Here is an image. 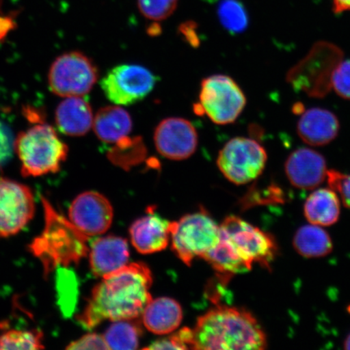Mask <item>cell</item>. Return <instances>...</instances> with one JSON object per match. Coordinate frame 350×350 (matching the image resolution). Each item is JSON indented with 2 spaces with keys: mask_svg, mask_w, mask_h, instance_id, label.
I'll return each instance as SVG.
<instances>
[{
  "mask_svg": "<svg viewBox=\"0 0 350 350\" xmlns=\"http://www.w3.org/2000/svg\"><path fill=\"white\" fill-rule=\"evenodd\" d=\"M152 283L151 271L144 262L126 265L93 288L78 322L86 329H93L104 321L139 319L152 299Z\"/></svg>",
  "mask_w": 350,
  "mask_h": 350,
  "instance_id": "cell-1",
  "label": "cell"
},
{
  "mask_svg": "<svg viewBox=\"0 0 350 350\" xmlns=\"http://www.w3.org/2000/svg\"><path fill=\"white\" fill-rule=\"evenodd\" d=\"M193 331V349L262 350L268 341L257 319L247 310L217 305L203 314Z\"/></svg>",
  "mask_w": 350,
  "mask_h": 350,
  "instance_id": "cell-2",
  "label": "cell"
},
{
  "mask_svg": "<svg viewBox=\"0 0 350 350\" xmlns=\"http://www.w3.org/2000/svg\"><path fill=\"white\" fill-rule=\"evenodd\" d=\"M45 226L29 245V250L41 262L45 275L58 268L77 265L89 256V238L68 218L56 211L49 201L42 198Z\"/></svg>",
  "mask_w": 350,
  "mask_h": 350,
  "instance_id": "cell-3",
  "label": "cell"
},
{
  "mask_svg": "<svg viewBox=\"0 0 350 350\" xmlns=\"http://www.w3.org/2000/svg\"><path fill=\"white\" fill-rule=\"evenodd\" d=\"M14 148L25 177L58 172L68 157V148L47 124L35 125L16 139Z\"/></svg>",
  "mask_w": 350,
  "mask_h": 350,
  "instance_id": "cell-4",
  "label": "cell"
},
{
  "mask_svg": "<svg viewBox=\"0 0 350 350\" xmlns=\"http://www.w3.org/2000/svg\"><path fill=\"white\" fill-rule=\"evenodd\" d=\"M170 233L172 250L190 266L196 257L203 258L217 246L221 228L207 213L200 211L170 222Z\"/></svg>",
  "mask_w": 350,
  "mask_h": 350,
  "instance_id": "cell-5",
  "label": "cell"
},
{
  "mask_svg": "<svg viewBox=\"0 0 350 350\" xmlns=\"http://www.w3.org/2000/svg\"><path fill=\"white\" fill-rule=\"evenodd\" d=\"M199 98L195 112L206 115L219 125L235 122L247 104L246 97L237 83L225 75L205 78L201 83Z\"/></svg>",
  "mask_w": 350,
  "mask_h": 350,
  "instance_id": "cell-6",
  "label": "cell"
},
{
  "mask_svg": "<svg viewBox=\"0 0 350 350\" xmlns=\"http://www.w3.org/2000/svg\"><path fill=\"white\" fill-rule=\"evenodd\" d=\"M220 228L221 237L251 269L254 264L269 268L278 252L272 235L235 216L227 217Z\"/></svg>",
  "mask_w": 350,
  "mask_h": 350,
  "instance_id": "cell-7",
  "label": "cell"
},
{
  "mask_svg": "<svg viewBox=\"0 0 350 350\" xmlns=\"http://www.w3.org/2000/svg\"><path fill=\"white\" fill-rule=\"evenodd\" d=\"M265 148L255 139L235 137L219 152L217 165L224 176L237 185H247L260 176L267 163Z\"/></svg>",
  "mask_w": 350,
  "mask_h": 350,
  "instance_id": "cell-8",
  "label": "cell"
},
{
  "mask_svg": "<svg viewBox=\"0 0 350 350\" xmlns=\"http://www.w3.org/2000/svg\"><path fill=\"white\" fill-rule=\"evenodd\" d=\"M98 78L92 60L81 52H69L52 64L48 81L52 93L59 97H83L93 89Z\"/></svg>",
  "mask_w": 350,
  "mask_h": 350,
  "instance_id": "cell-9",
  "label": "cell"
},
{
  "mask_svg": "<svg viewBox=\"0 0 350 350\" xmlns=\"http://www.w3.org/2000/svg\"><path fill=\"white\" fill-rule=\"evenodd\" d=\"M157 78L150 70L137 64H121L109 71L100 82L106 97L120 106H130L146 98Z\"/></svg>",
  "mask_w": 350,
  "mask_h": 350,
  "instance_id": "cell-10",
  "label": "cell"
},
{
  "mask_svg": "<svg viewBox=\"0 0 350 350\" xmlns=\"http://www.w3.org/2000/svg\"><path fill=\"white\" fill-rule=\"evenodd\" d=\"M35 200L30 188L0 178V238L18 234L32 220Z\"/></svg>",
  "mask_w": 350,
  "mask_h": 350,
  "instance_id": "cell-11",
  "label": "cell"
},
{
  "mask_svg": "<svg viewBox=\"0 0 350 350\" xmlns=\"http://www.w3.org/2000/svg\"><path fill=\"white\" fill-rule=\"evenodd\" d=\"M113 210L106 196L90 191L76 197L68 210V219L88 238L102 235L112 224Z\"/></svg>",
  "mask_w": 350,
  "mask_h": 350,
  "instance_id": "cell-12",
  "label": "cell"
},
{
  "mask_svg": "<svg viewBox=\"0 0 350 350\" xmlns=\"http://www.w3.org/2000/svg\"><path fill=\"white\" fill-rule=\"evenodd\" d=\"M153 139L160 154L174 161L187 159L194 154L198 146L195 126L182 118H168L161 121Z\"/></svg>",
  "mask_w": 350,
  "mask_h": 350,
  "instance_id": "cell-13",
  "label": "cell"
},
{
  "mask_svg": "<svg viewBox=\"0 0 350 350\" xmlns=\"http://www.w3.org/2000/svg\"><path fill=\"white\" fill-rule=\"evenodd\" d=\"M288 180L301 190H312L327 179L325 157L316 150L301 148L288 156L284 165Z\"/></svg>",
  "mask_w": 350,
  "mask_h": 350,
  "instance_id": "cell-14",
  "label": "cell"
},
{
  "mask_svg": "<svg viewBox=\"0 0 350 350\" xmlns=\"http://www.w3.org/2000/svg\"><path fill=\"white\" fill-rule=\"evenodd\" d=\"M89 256L92 272L96 277L103 278L129 264L128 242L113 235L98 238L92 243Z\"/></svg>",
  "mask_w": 350,
  "mask_h": 350,
  "instance_id": "cell-15",
  "label": "cell"
},
{
  "mask_svg": "<svg viewBox=\"0 0 350 350\" xmlns=\"http://www.w3.org/2000/svg\"><path fill=\"white\" fill-rule=\"evenodd\" d=\"M170 222L148 209L146 216L137 219L130 227L131 243L143 255L159 252L167 247Z\"/></svg>",
  "mask_w": 350,
  "mask_h": 350,
  "instance_id": "cell-16",
  "label": "cell"
},
{
  "mask_svg": "<svg viewBox=\"0 0 350 350\" xmlns=\"http://www.w3.org/2000/svg\"><path fill=\"white\" fill-rule=\"evenodd\" d=\"M339 130L338 117L322 108L308 109L297 122V133L300 138L312 146H323L334 141Z\"/></svg>",
  "mask_w": 350,
  "mask_h": 350,
  "instance_id": "cell-17",
  "label": "cell"
},
{
  "mask_svg": "<svg viewBox=\"0 0 350 350\" xmlns=\"http://www.w3.org/2000/svg\"><path fill=\"white\" fill-rule=\"evenodd\" d=\"M94 119L90 103L82 97L66 98L56 109L57 126L69 137H82L89 133Z\"/></svg>",
  "mask_w": 350,
  "mask_h": 350,
  "instance_id": "cell-18",
  "label": "cell"
},
{
  "mask_svg": "<svg viewBox=\"0 0 350 350\" xmlns=\"http://www.w3.org/2000/svg\"><path fill=\"white\" fill-rule=\"evenodd\" d=\"M144 327L157 335L169 334L176 330L183 321L180 304L170 297L152 299L142 314Z\"/></svg>",
  "mask_w": 350,
  "mask_h": 350,
  "instance_id": "cell-19",
  "label": "cell"
},
{
  "mask_svg": "<svg viewBox=\"0 0 350 350\" xmlns=\"http://www.w3.org/2000/svg\"><path fill=\"white\" fill-rule=\"evenodd\" d=\"M304 210V216L310 224L330 226L339 220L340 200L330 187L319 188L306 200Z\"/></svg>",
  "mask_w": 350,
  "mask_h": 350,
  "instance_id": "cell-20",
  "label": "cell"
},
{
  "mask_svg": "<svg viewBox=\"0 0 350 350\" xmlns=\"http://www.w3.org/2000/svg\"><path fill=\"white\" fill-rule=\"evenodd\" d=\"M93 128L100 141L116 143L128 137L133 129V120L124 108L109 106L99 109L94 117Z\"/></svg>",
  "mask_w": 350,
  "mask_h": 350,
  "instance_id": "cell-21",
  "label": "cell"
},
{
  "mask_svg": "<svg viewBox=\"0 0 350 350\" xmlns=\"http://www.w3.org/2000/svg\"><path fill=\"white\" fill-rule=\"evenodd\" d=\"M293 246L300 256L308 259L325 257L334 249V243L327 232L322 226L310 223L296 231Z\"/></svg>",
  "mask_w": 350,
  "mask_h": 350,
  "instance_id": "cell-22",
  "label": "cell"
},
{
  "mask_svg": "<svg viewBox=\"0 0 350 350\" xmlns=\"http://www.w3.org/2000/svg\"><path fill=\"white\" fill-rule=\"evenodd\" d=\"M203 259L209 262L217 273L226 275V278L237 273H247L252 269L221 236L217 246L204 255Z\"/></svg>",
  "mask_w": 350,
  "mask_h": 350,
  "instance_id": "cell-23",
  "label": "cell"
},
{
  "mask_svg": "<svg viewBox=\"0 0 350 350\" xmlns=\"http://www.w3.org/2000/svg\"><path fill=\"white\" fill-rule=\"evenodd\" d=\"M137 319H124L113 322L108 327L104 338L109 349H137L142 329Z\"/></svg>",
  "mask_w": 350,
  "mask_h": 350,
  "instance_id": "cell-24",
  "label": "cell"
},
{
  "mask_svg": "<svg viewBox=\"0 0 350 350\" xmlns=\"http://www.w3.org/2000/svg\"><path fill=\"white\" fill-rule=\"evenodd\" d=\"M217 15L221 25L230 33H243L247 27V12L236 0H222L219 3Z\"/></svg>",
  "mask_w": 350,
  "mask_h": 350,
  "instance_id": "cell-25",
  "label": "cell"
},
{
  "mask_svg": "<svg viewBox=\"0 0 350 350\" xmlns=\"http://www.w3.org/2000/svg\"><path fill=\"white\" fill-rule=\"evenodd\" d=\"M43 336L38 330H7L0 335V349H42Z\"/></svg>",
  "mask_w": 350,
  "mask_h": 350,
  "instance_id": "cell-26",
  "label": "cell"
},
{
  "mask_svg": "<svg viewBox=\"0 0 350 350\" xmlns=\"http://www.w3.org/2000/svg\"><path fill=\"white\" fill-rule=\"evenodd\" d=\"M178 0H137L138 10L146 19L161 21L172 16Z\"/></svg>",
  "mask_w": 350,
  "mask_h": 350,
  "instance_id": "cell-27",
  "label": "cell"
},
{
  "mask_svg": "<svg viewBox=\"0 0 350 350\" xmlns=\"http://www.w3.org/2000/svg\"><path fill=\"white\" fill-rule=\"evenodd\" d=\"M193 342V331L185 327L170 338L155 341L148 349H191Z\"/></svg>",
  "mask_w": 350,
  "mask_h": 350,
  "instance_id": "cell-28",
  "label": "cell"
},
{
  "mask_svg": "<svg viewBox=\"0 0 350 350\" xmlns=\"http://www.w3.org/2000/svg\"><path fill=\"white\" fill-rule=\"evenodd\" d=\"M326 180L331 189L339 196L340 202L350 209V174L328 170Z\"/></svg>",
  "mask_w": 350,
  "mask_h": 350,
  "instance_id": "cell-29",
  "label": "cell"
},
{
  "mask_svg": "<svg viewBox=\"0 0 350 350\" xmlns=\"http://www.w3.org/2000/svg\"><path fill=\"white\" fill-rule=\"evenodd\" d=\"M331 86L339 97L350 100V59L336 66L332 73Z\"/></svg>",
  "mask_w": 350,
  "mask_h": 350,
  "instance_id": "cell-30",
  "label": "cell"
},
{
  "mask_svg": "<svg viewBox=\"0 0 350 350\" xmlns=\"http://www.w3.org/2000/svg\"><path fill=\"white\" fill-rule=\"evenodd\" d=\"M67 349H109L104 336L98 334H88L73 342L70 343Z\"/></svg>",
  "mask_w": 350,
  "mask_h": 350,
  "instance_id": "cell-31",
  "label": "cell"
},
{
  "mask_svg": "<svg viewBox=\"0 0 350 350\" xmlns=\"http://www.w3.org/2000/svg\"><path fill=\"white\" fill-rule=\"evenodd\" d=\"M14 143L10 131L0 122V168L10 159Z\"/></svg>",
  "mask_w": 350,
  "mask_h": 350,
  "instance_id": "cell-32",
  "label": "cell"
},
{
  "mask_svg": "<svg viewBox=\"0 0 350 350\" xmlns=\"http://www.w3.org/2000/svg\"><path fill=\"white\" fill-rule=\"evenodd\" d=\"M14 26V21L11 17L0 16V39L5 37Z\"/></svg>",
  "mask_w": 350,
  "mask_h": 350,
  "instance_id": "cell-33",
  "label": "cell"
},
{
  "mask_svg": "<svg viewBox=\"0 0 350 350\" xmlns=\"http://www.w3.org/2000/svg\"><path fill=\"white\" fill-rule=\"evenodd\" d=\"M332 8L336 14L350 11V0H332Z\"/></svg>",
  "mask_w": 350,
  "mask_h": 350,
  "instance_id": "cell-34",
  "label": "cell"
},
{
  "mask_svg": "<svg viewBox=\"0 0 350 350\" xmlns=\"http://www.w3.org/2000/svg\"><path fill=\"white\" fill-rule=\"evenodd\" d=\"M344 349L350 350V332L344 340Z\"/></svg>",
  "mask_w": 350,
  "mask_h": 350,
  "instance_id": "cell-35",
  "label": "cell"
}]
</instances>
